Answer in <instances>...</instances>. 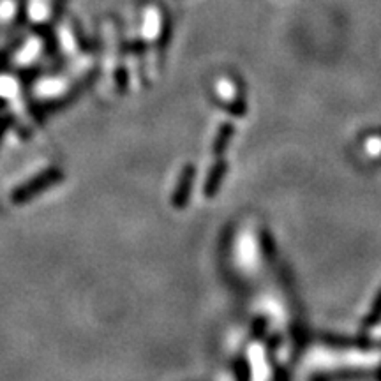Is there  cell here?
<instances>
[{
    "instance_id": "cell-1",
    "label": "cell",
    "mask_w": 381,
    "mask_h": 381,
    "mask_svg": "<svg viewBox=\"0 0 381 381\" xmlns=\"http://www.w3.org/2000/svg\"><path fill=\"white\" fill-rule=\"evenodd\" d=\"M194 175H196V170H194L193 164H187L182 170L180 178H178L177 189H175L173 198H171V205L175 208H184L187 207L189 198H191V189H193Z\"/></svg>"
},
{
    "instance_id": "cell-2",
    "label": "cell",
    "mask_w": 381,
    "mask_h": 381,
    "mask_svg": "<svg viewBox=\"0 0 381 381\" xmlns=\"http://www.w3.org/2000/svg\"><path fill=\"white\" fill-rule=\"evenodd\" d=\"M62 178L61 171L54 170V171H48V173L41 175L39 178H36V180L32 182V184H29V187L25 189H20L18 193L13 194V201H23L27 200V198L34 196V194L41 193V191H44V189H48L50 185H54L55 182H58Z\"/></svg>"
},
{
    "instance_id": "cell-3",
    "label": "cell",
    "mask_w": 381,
    "mask_h": 381,
    "mask_svg": "<svg viewBox=\"0 0 381 381\" xmlns=\"http://www.w3.org/2000/svg\"><path fill=\"white\" fill-rule=\"evenodd\" d=\"M226 173H228V163L223 159H219L218 163H216L214 166L211 168L207 180H205V187H204L205 196L207 198L216 196V193H218L219 187H221L223 178H225Z\"/></svg>"
},
{
    "instance_id": "cell-4",
    "label": "cell",
    "mask_w": 381,
    "mask_h": 381,
    "mask_svg": "<svg viewBox=\"0 0 381 381\" xmlns=\"http://www.w3.org/2000/svg\"><path fill=\"white\" fill-rule=\"evenodd\" d=\"M233 132H235V129H233V124H230V122H225V124L219 127L218 136H216L214 142V156L221 157L223 154L228 150L230 142H232L233 138Z\"/></svg>"
},
{
    "instance_id": "cell-5",
    "label": "cell",
    "mask_w": 381,
    "mask_h": 381,
    "mask_svg": "<svg viewBox=\"0 0 381 381\" xmlns=\"http://www.w3.org/2000/svg\"><path fill=\"white\" fill-rule=\"evenodd\" d=\"M380 321H381V289L377 292L376 299H374L373 306H370L369 314H367V316L363 318L362 328H363V330H369V328L376 327V325L380 323Z\"/></svg>"
},
{
    "instance_id": "cell-6",
    "label": "cell",
    "mask_w": 381,
    "mask_h": 381,
    "mask_svg": "<svg viewBox=\"0 0 381 381\" xmlns=\"http://www.w3.org/2000/svg\"><path fill=\"white\" fill-rule=\"evenodd\" d=\"M226 108H228L230 113L235 115V117H244V115H246V111H247V104H246V101H244L242 96L237 97L235 103L228 104Z\"/></svg>"
},
{
    "instance_id": "cell-7",
    "label": "cell",
    "mask_w": 381,
    "mask_h": 381,
    "mask_svg": "<svg viewBox=\"0 0 381 381\" xmlns=\"http://www.w3.org/2000/svg\"><path fill=\"white\" fill-rule=\"evenodd\" d=\"M115 78H117V87H118V92L124 94L125 89H127V82H129V76L127 71L125 69H118L117 75H115Z\"/></svg>"
},
{
    "instance_id": "cell-8",
    "label": "cell",
    "mask_w": 381,
    "mask_h": 381,
    "mask_svg": "<svg viewBox=\"0 0 381 381\" xmlns=\"http://www.w3.org/2000/svg\"><path fill=\"white\" fill-rule=\"evenodd\" d=\"M265 325H267L265 318H258V320L253 323V334L260 337V335L265 332Z\"/></svg>"
}]
</instances>
